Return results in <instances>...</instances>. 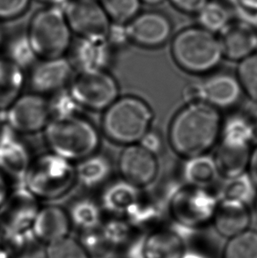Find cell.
I'll list each match as a JSON object with an SVG mask.
<instances>
[{"label": "cell", "mask_w": 257, "mask_h": 258, "mask_svg": "<svg viewBox=\"0 0 257 258\" xmlns=\"http://www.w3.org/2000/svg\"><path fill=\"white\" fill-rule=\"evenodd\" d=\"M220 130L221 119L217 108L207 102L187 105L171 122V147L188 159L205 154L214 146Z\"/></svg>", "instance_id": "obj_1"}, {"label": "cell", "mask_w": 257, "mask_h": 258, "mask_svg": "<svg viewBox=\"0 0 257 258\" xmlns=\"http://www.w3.org/2000/svg\"><path fill=\"white\" fill-rule=\"evenodd\" d=\"M153 111L140 98H117L103 111L101 128L108 140L120 145L139 143L150 131Z\"/></svg>", "instance_id": "obj_2"}, {"label": "cell", "mask_w": 257, "mask_h": 258, "mask_svg": "<svg viewBox=\"0 0 257 258\" xmlns=\"http://www.w3.org/2000/svg\"><path fill=\"white\" fill-rule=\"evenodd\" d=\"M44 138L50 152L72 162L95 154L100 146L97 130L79 115L50 119L44 129Z\"/></svg>", "instance_id": "obj_3"}, {"label": "cell", "mask_w": 257, "mask_h": 258, "mask_svg": "<svg viewBox=\"0 0 257 258\" xmlns=\"http://www.w3.org/2000/svg\"><path fill=\"white\" fill-rule=\"evenodd\" d=\"M171 53L179 67L197 74L213 70L224 56L219 37L200 26L178 32L171 43Z\"/></svg>", "instance_id": "obj_4"}, {"label": "cell", "mask_w": 257, "mask_h": 258, "mask_svg": "<svg viewBox=\"0 0 257 258\" xmlns=\"http://www.w3.org/2000/svg\"><path fill=\"white\" fill-rule=\"evenodd\" d=\"M76 181L73 162L49 152L32 159L23 185L39 200H51L66 195Z\"/></svg>", "instance_id": "obj_5"}, {"label": "cell", "mask_w": 257, "mask_h": 258, "mask_svg": "<svg viewBox=\"0 0 257 258\" xmlns=\"http://www.w3.org/2000/svg\"><path fill=\"white\" fill-rule=\"evenodd\" d=\"M72 30L60 7L37 11L28 25L27 38L40 59L62 57L72 43Z\"/></svg>", "instance_id": "obj_6"}, {"label": "cell", "mask_w": 257, "mask_h": 258, "mask_svg": "<svg viewBox=\"0 0 257 258\" xmlns=\"http://www.w3.org/2000/svg\"><path fill=\"white\" fill-rule=\"evenodd\" d=\"M70 94L81 108L104 111L118 98L115 78L105 70H80L70 81Z\"/></svg>", "instance_id": "obj_7"}, {"label": "cell", "mask_w": 257, "mask_h": 258, "mask_svg": "<svg viewBox=\"0 0 257 258\" xmlns=\"http://www.w3.org/2000/svg\"><path fill=\"white\" fill-rule=\"evenodd\" d=\"M73 34L93 42H106L112 21L99 0H70L63 10Z\"/></svg>", "instance_id": "obj_8"}, {"label": "cell", "mask_w": 257, "mask_h": 258, "mask_svg": "<svg viewBox=\"0 0 257 258\" xmlns=\"http://www.w3.org/2000/svg\"><path fill=\"white\" fill-rule=\"evenodd\" d=\"M7 126L18 134L44 131L50 120L49 102L42 94H21L7 111Z\"/></svg>", "instance_id": "obj_9"}, {"label": "cell", "mask_w": 257, "mask_h": 258, "mask_svg": "<svg viewBox=\"0 0 257 258\" xmlns=\"http://www.w3.org/2000/svg\"><path fill=\"white\" fill-rule=\"evenodd\" d=\"M217 203L205 188H183L171 202V213L174 220L185 228H195L212 220Z\"/></svg>", "instance_id": "obj_10"}, {"label": "cell", "mask_w": 257, "mask_h": 258, "mask_svg": "<svg viewBox=\"0 0 257 258\" xmlns=\"http://www.w3.org/2000/svg\"><path fill=\"white\" fill-rule=\"evenodd\" d=\"M187 242V234L179 231H154L130 243L126 258H182Z\"/></svg>", "instance_id": "obj_11"}, {"label": "cell", "mask_w": 257, "mask_h": 258, "mask_svg": "<svg viewBox=\"0 0 257 258\" xmlns=\"http://www.w3.org/2000/svg\"><path fill=\"white\" fill-rule=\"evenodd\" d=\"M39 199L24 185L12 189L0 207V223L4 232H21L32 229L40 209Z\"/></svg>", "instance_id": "obj_12"}, {"label": "cell", "mask_w": 257, "mask_h": 258, "mask_svg": "<svg viewBox=\"0 0 257 258\" xmlns=\"http://www.w3.org/2000/svg\"><path fill=\"white\" fill-rule=\"evenodd\" d=\"M172 30L170 19L156 11L139 14L125 24L128 41L145 48L163 45L170 37Z\"/></svg>", "instance_id": "obj_13"}, {"label": "cell", "mask_w": 257, "mask_h": 258, "mask_svg": "<svg viewBox=\"0 0 257 258\" xmlns=\"http://www.w3.org/2000/svg\"><path fill=\"white\" fill-rule=\"evenodd\" d=\"M118 168L122 179L138 188L152 183L159 169L155 154L139 143L126 146L119 156Z\"/></svg>", "instance_id": "obj_14"}, {"label": "cell", "mask_w": 257, "mask_h": 258, "mask_svg": "<svg viewBox=\"0 0 257 258\" xmlns=\"http://www.w3.org/2000/svg\"><path fill=\"white\" fill-rule=\"evenodd\" d=\"M8 126L0 130V172L10 181L23 185L32 161L28 147Z\"/></svg>", "instance_id": "obj_15"}, {"label": "cell", "mask_w": 257, "mask_h": 258, "mask_svg": "<svg viewBox=\"0 0 257 258\" xmlns=\"http://www.w3.org/2000/svg\"><path fill=\"white\" fill-rule=\"evenodd\" d=\"M73 66L63 56L41 59L32 67L30 84L35 93L54 94L65 89L73 78Z\"/></svg>", "instance_id": "obj_16"}, {"label": "cell", "mask_w": 257, "mask_h": 258, "mask_svg": "<svg viewBox=\"0 0 257 258\" xmlns=\"http://www.w3.org/2000/svg\"><path fill=\"white\" fill-rule=\"evenodd\" d=\"M223 56L233 61H241L257 49V30L245 21H229L219 32Z\"/></svg>", "instance_id": "obj_17"}, {"label": "cell", "mask_w": 257, "mask_h": 258, "mask_svg": "<svg viewBox=\"0 0 257 258\" xmlns=\"http://www.w3.org/2000/svg\"><path fill=\"white\" fill-rule=\"evenodd\" d=\"M72 227L68 212L59 206H47L39 209L32 230L39 242L45 246L70 235Z\"/></svg>", "instance_id": "obj_18"}, {"label": "cell", "mask_w": 257, "mask_h": 258, "mask_svg": "<svg viewBox=\"0 0 257 258\" xmlns=\"http://www.w3.org/2000/svg\"><path fill=\"white\" fill-rule=\"evenodd\" d=\"M212 220L217 234L229 239L249 228L250 213L244 203L222 200L216 207Z\"/></svg>", "instance_id": "obj_19"}, {"label": "cell", "mask_w": 257, "mask_h": 258, "mask_svg": "<svg viewBox=\"0 0 257 258\" xmlns=\"http://www.w3.org/2000/svg\"><path fill=\"white\" fill-rule=\"evenodd\" d=\"M249 144L222 139L214 157L219 174L230 178L246 173L250 160Z\"/></svg>", "instance_id": "obj_20"}, {"label": "cell", "mask_w": 257, "mask_h": 258, "mask_svg": "<svg viewBox=\"0 0 257 258\" xmlns=\"http://www.w3.org/2000/svg\"><path fill=\"white\" fill-rule=\"evenodd\" d=\"M205 102L214 108H229L240 100L242 88L237 78L229 74H217L203 84Z\"/></svg>", "instance_id": "obj_21"}, {"label": "cell", "mask_w": 257, "mask_h": 258, "mask_svg": "<svg viewBox=\"0 0 257 258\" xmlns=\"http://www.w3.org/2000/svg\"><path fill=\"white\" fill-rule=\"evenodd\" d=\"M139 200V188L122 180L105 188L101 196V207L114 215H125Z\"/></svg>", "instance_id": "obj_22"}, {"label": "cell", "mask_w": 257, "mask_h": 258, "mask_svg": "<svg viewBox=\"0 0 257 258\" xmlns=\"http://www.w3.org/2000/svg\"><path fill=\"white\" fill-rule=\"evenodd\" d=\"M111 173L109 159L95 153L79 161L76 167L77 181L85 188H99L108 181Z\"/></svg>", "instance_id": "obj_23"}, {"label": "cell", "mask_w": 257, "mask_h": 258, "mask_svg": "<svg viewBox=\"0 0 257 258\" xmlns=\"http://www.w3.org/2000/svg\"><path fill=\"white\" fill-rule=\"evenodd\" d=\"M24 84V70L7 58H0V111H7L21 96Z\"/></svg>", "instance_id": "obj_24"}, {"label": "cell", "mask_w": 257, "mask_h": 258, "mask_svg": "<svg viewBox=\"0 0 257 258\" xmlns=\"http://www.w3.org/2000/svg\"><path fill=\"white\" fill-rule=\"evenodd\" d=\"M219 174L214 158L205 154L188 158L183 168L185 180L197 188H205L213 184Z\"/></svg>", "instance_id": "obj_25"}, {"label": "cell", "mask_w": 257, "mask_h": 258, "mask_svg": "<svg viewBox=\"0 0 257 258\" xmlns=\"http://www.w3.org/2000/svg\"><path fill=\"white\" fill-rule=\"evenodd\" d=\"M74 59L79 71L105 70L109 62L108 42H93L80 39Z\"/></svg>", "instance_id": "obj_26"}, {"label": "cell", "mask_w": 257, "mask_h": 258, "mask_svg": "<svg viewBox=\"0 0 257 258\" xmlns=\"http://www.w3.org/2000/svg\"><path fill=\"white\" fill-rule=\"evenodd\" d=\"M68 214L72 226L81 232L96 228L102 223L101 206L91 199L77 200L71 206Z\"/></svg>", "instance_id": "obj_27"}, {"label": "cell", "mask_w": 257, "mask_h": 258, "mask_svg": "<svg viewBox=\"0 0 257 258\" xmlns=\"http://www.w3.org/2000/svg\"><path fill=\"white\" fill-rule=\"evenodd\" d=\"M220 258H257V231L248 228L227 239Z\"/></svg>", "instance_id": "obj_28"}, {"label": "cell", "mask_w": 257, "mask_h": 258, "mask_svg": "<svg viewBox=\"0 0 257 258\" xmlns=\"http://www.w3.org/2000/svg\"><path fill=\"white\" fill-rule=\"evenodd\" d=\"M226 179L220 192L223 200H234L247 205L254 199L256 186L249 174L243 173Z\"/></svg>", "instance_id": "obj_29"}, {"label": "cell", "mask_w": 257, "mask_h": 258, "mask_svg": "<svg viewBox=\"0 0 257 258\" xmlns=\"http://www.w3.org/2000/svg\"><path fill=\"white\" fill-rule=\"evenodd\" d=\"M199 26L212 33L220 32L230 21L229 12L219 1H210L198 12Z\"/></svg>", "instance_id": "obj_30"}, {"label": "cell", "mask_w": 257, "mask_h": 258, "mask_svg": "<svg viewBox=\"0 0 257 258\" xmlns=\"http://www.w3.org/2000/svg\"><path fill=\"white\" fill-rule=\"evenodd\" d=\"M108 17L115 23L125 25L139 14L141 0H99Z\"/></svg>", "instance_id": "obj_31"}, {"label": "cell", "mask_w": 257, "mask_h": 258, "mask_svg": "<svg viewBox=\"0 0 257 258\" xmlns=\"http://www.w3.org/2000/svg\"><path fill=\"white\" fill-rule=\"evenodd\" d=\"M45 258H92L79 238L71 235L45 245Z\"/></svg>", "instance_id": "obj_32"}, {"label": "cell", "mask_w": 257, "mask_h": 258, "mask_svg": "<svg viewBox=\"0 0 257 258\" xmlns=\"http://www.w3.org/2000/svg\"><path fill=\"white\" fill-rule=\"evenodd\" d=\"M79 240L92 258L110 257L115 252L102 233L101 225L94 229L81 232Z\"/></svg>", "instance_id": "obj_33"}, {"label": "cell", "mask_w": 257, "mask_h": 258, "mask_svg": "<svg viewBox=\"0 0 257 258\" xmlns=\"http://www.w3.org/2000/svg\"><path fill=\"white\" fill-rule=\"evenodd\" d=\"M237 79L242 91L251 101L257 103V52L240 61L237 68Z\"/></svg>", "instance_id": "obj_34"}, {"label": "cell", "mask_w": 257, "mask_h": 258, "mask_svg": "<svg viewBox=\"0 0 257 258\" xmlns=\"http://www.w3.org/2000/svg\"><path fill=\"white\" fill-rule=\"evenodd\" d=\"M7 58L25 70L28 67H34L38 57L32 49L27 35H23L19 36L18 38L14 39L13 42H11L8 46Z\"/></svg>", "instance_id": "obj_35"}, {"label": "cell", "mask_w": 257, "mask_h": 258, "mask_svg": "<svg viewBox=\"0 0 257 258\" xmlns=\"http://www.w3.org/2000/svg\"><path fill=\"white\" fill-rule=\"evenodd\" d=\"M49 102L50 119L67 118L79 115L80 108H82L73 99L69 90H63L53 94Z\"/></svg>", "instance_id": "obj_36"}, {"label": "cell", "mask_w": 257, "mask_h": 258, "mask_svg": "<svg viewBox=\"0 0 257 258\" xmlns=\"http://www.w3.org/2000/svg\"><path fill=\"white\" fill-rule=\"evenodd\" d=\"M132 225L125 220H108L101 224L102 233L115 251L127 244L131 236Z\"/></svg>", "instance_id": "obj_37"}, {"label": "cell", "mask_w": 257, "mask_h": 258, "mask_svg": "<svg viewBox=\"0 0 257 258\" xmlns=\"http://www.w3.org/2000/svg\"><path fill=\"white\" fill-rule=\"evenodd\" d=\"M251 122L240 116L230 118L225 123L223 130V139L226 140H239L249 142L250 137Z\"/></svg>", "instance_id": "obj_38"}, {"label": "cell", "mask_w": 257, "mask_h": 258, "mask_svg": "<svg viewBox=\"0 0 257 258\" xmlns=\"http://www.w3.org/2000/svg\"><path fill=\"white\" fill-rule=\"evenodd\" d=\"M30 0H0V21L20 17L28 10Z\"/></svg>", "instance_id": "obj_39"}, {"label": "cell", "mask_w": 257, "mask_h": 258, "mask_svg": "<svg viewBox=\"0 0 257 258\" xmlns=\"http://www.w3.org/2000/svg\"><path fill=\"white\" fill-rule=\"evenodd\" d=\"M182 99L187 105L205 102V90L203 84L192 82L186 85L182 90Z\"/></svg>", "instance_id": "obj_40"}, {"label": "cell", "mask_w": 257, "mask_h": 258, "mask_svg": "<svg viewBox=\"0 0 257 258\" xmlns=\"http://www.w3.org/2000/svg\"><path fill=\"white\" fill-rule=\"evenodd\" d=\"M176 9L185 14H197L209 0H169Z\"/></svg>", "instance_id": "obj_41"}, {"label": "cell", "mask_w": 257, "mask_h": 258, "mask_svg": "<svg viewBox=\"0 0 257 258\" xmlns=\"http://www.w3.org/2000/svg\"><path fill=\"white\" fill-rule=\"evenodd\" d=\"M139 144L144 148H146V150L149 151L153 154L159 153L162 147V140H161L160 135H158L156 133H153L151 131H149L145 136L143 137L141 140L139 141Z\"/></svg>", "instance_id": "obj_42"}, {"label": "cell", "mask_w": 257, "mask_h": 258, "mask_svg": "<svg viewBox=\"0 0 257 258\" xmlns=\"http://www.w3.org/2000/svg\"><path fill=\"white\" fill-rule=\"evenodd\" d=\"M11 191L10 180L2 172H0V207L5 203Z\"/></svg>", "instance_id": "obj_43"}, {"label": "cell", "mask_w": 257, "mask_h": 258, "mask_svg": "<svg viewBox=\"0 0 257 258\" xmlns=\"http://www.w3.org/2000/svg\"><path fill=\"white\" fill-rule=\"evenodd\" d=\"M234 3L245 14L257 16V0H234Z\"/></svg>", "instance_id": "obj_44"}, {"label": "cell", "mask_w": 257, "mask_h": 258, "mask_svg": "<svg viewBox=\"0 0 257 258\" xmlns=\"http://www.w3.org/2000/svg\"><path fill=\"white\" fill-rule=\"evenodd\" d=\"M247 168L249 170V176L257 187V147L253 152H251L250 160Z\"/></svg>", "instance_id": "obj_45"}, {"label": "cell", "mask_w": 257, "mask_h": 258, "mask_svg": "<svg viewBox=\"0 0 257 258\" xmlns=\"http://www.w3.org/2000/svg\"><path fill=\"white\" fill-rule=\"evenodd\" d=\"M182 258H211L204 252L199 251L198 249L187 248Z\"/></svg>", "instance_id": "obj_46"}, {"label": "cell", "mask_w": 257, "mask_h": 258, "mask_svg": "<svg viewBox=\"0 0 257 258\" xmlns=\"http://www.w3.org/2000/svg\"><path fill=\"white\" fill-rule=\"evenodd\" d=\"M41 3L45 4L47 7H59L63 4H67L70 0H37Z\"/></svg>", "instance_id": "obj_47"}, {"label": "cell", "mask_w": 257, "mask_h": 258, "mask_svg": "<svg viewBox=\"0 0 257 258\" xmlns=\"http://www.w3.org/2000/svg\"><path fill=\"white\" fill-rule=\"evenodd\" d=\"M249 141L257 147V122H251Z\"/></svg>", "instance_id": "obj_48"}, {"label": "cell", "mask_w": 257, "mask_h": 258, "mask_svg": "<svg viewBox=\"0 0 257 258\" xmlns=\"http://www.w3.org/2000/svg\"><path fill=\"white\" fill-rule=\"evenodd\" d=\"M0 258H14L2 241H0Z\"/></svg>", "instance_id": "obj_49"}, {"label": "cell", "mask_w": 257, "mask_h": 258, "mask_svg": "<svg viewBox=\"0 0 257 258\" xmlns=\"http://www.w3.org/2000/svg\"><path fill=\"white\" fill-rule=\"evenodd\" d=\"M164 0H141V2L147 4L149 6H157V5H160L162 3Z\"/></svg>", "instance_id": "obj_50"}, {"label": "cell", "mask_w": 257, "mask_h": 258, "mask_svg": "<svg viewBox=\"0 0 257 258\" xmlns=\"http://www.w3.org/2000/svg\"><path fill=\"white\" fill-rule=\"evenodd\" d=\"M4 234V229L3 227H2V225L0 223V241L2 240V237H3Z\"/></svg>", "instance_id": "obj_51"}, {"label": "cell", "mask_w": 257, "mask_h": 258, "mask_svg": "<svg viewBox=\"0 0 257 258\" xmlns=\"http://www.w3.org/2000/svg\"><path fill=\"white\" fill-rule=\"evenodd\" d=\"M2 42H3V35H2V32L0 30V46L2 44Z\"/></svg>", "instance_id": "obj_52"}, {"label": "cell", "mask_w": 257, "mask_h": 258, "mask_svg": "<svg viewBox=\"0 0 257 258\" xmlns=\"http://www.w3.org/2000/svg\"><path fill=\"white\" fill-rule=\"evenodd\" d=\"M255 213H256L257 215V198L256 199H255Z\"/></svg>", "instance_id": "obj_53"}, {"label": "cell", "mask_w": 257, "mask_h": 258, "mask_svg": "<svg viewBox=\"0 0 257 258\" xmlns=\"http://www.w3.org/2000/svg\"><path fill=\"white\" fill-rule=\"evenodd\" d=\"M231 1H232V2H234V0H231Z\"/></svg>", "instance_id": "obj_54"}, {"label": "cell", "mask_w": 257, "mask_h": 258, "mask_svg": "<svg viewBox=\"0 0 257 258\" xmlns=\"http://www.w3.org/2000/svg\"><path fill=\"white\" fill-rule=\"evenodd\" d=\"M0 130H1V127H0Z\"/></svg>", "instance_id": "obj_55"}, {"label": "cell", "mask_w": 257, "mask_h": 258, "mask_svg": "<svg viewBox=\"0 0 257 258\" xmlns=\"http://www.w3.org/2000/svg\"><path fill=\"white\" fill-rule=\"evenodd\" d=\"M256 30H257V28H256Z\"/></svg>", "instance_id": "obj_56"}]
</instances>
